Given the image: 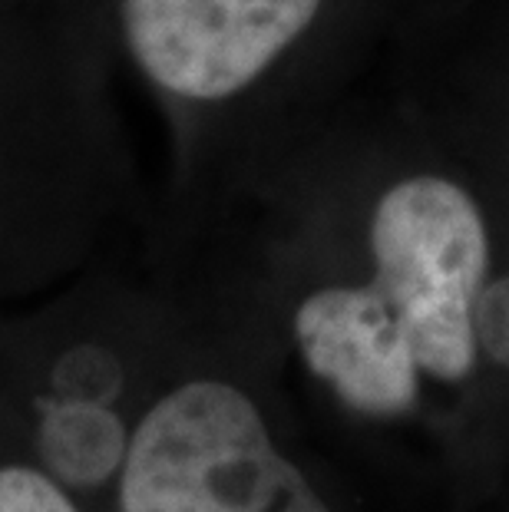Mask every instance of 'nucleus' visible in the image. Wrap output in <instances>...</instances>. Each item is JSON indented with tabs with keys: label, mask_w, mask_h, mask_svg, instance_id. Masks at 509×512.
Instances as JSON below:
<instances>
[{
	"label": "nucleus",
	"mask_w": 509,
	"mask_h": 512,
	"mask_svg": "<svg viewBox=\"0 0 509 512\" xmlns=\"http://www.w3.org/2000/svg\"><path fill=\"white\" fill-rule=\"evenodd\" d=\"M476 344L486 347V354L500 364H509V278L483 288L473 311Z\"/></svg>",
	"instance_id": "1a4fd4ad"
},
{
	"label": "nucleus",
	"mask_w": 509,
	"mask_h": 512,
	"mask_svg": "<svg viewBox=\"0 0 509 512\" xmlns=\"http://www.w3.org/2000/svg\"><path fill=\"white\" fill-rule=\"evenodd\" d=\"M0 512H80L50 473L0 466Z\"/></svg>",
	"instance_id": "6e6552de"
},
{
	"label": "nucleus",
	"mask_w": 509,
	"mask_h": 512,
	"mask_svg": "<svg viewBox=\"0 0 509 512\" xmlns=\"http://www.w3.org/2000/svg\"><path fill=\"white\" fill-rule=\"evenodd\" d=\"M80 50L67 0H0V255L60 248L90 209Z\"/></svg>",
	"instance_id": "f257e3e1"
},
{
	"label": "nucleus",
	"mask_w": 509,
	"mask_h": 512,
	"mask_svg": "<svg viewBox=\"0 0 509 512\" xmlns=\"http://www.w3.org/2000/svg\"><path fill=\"white\" fill-rule=\"evenodd\" d=\"M321 0H116L129 63L176 103H229L285 57Z\"/></svg>",
	"instance_id": "20e7f679"
},
{
	"label": "nucleus",
	"mask_w": 509,
	"mask_h": 512,
	"mask_svg": "<svg viewBox=\"0 0 509 512\" xmlns=\"http://www.w3.org/2000/svg\"><path fill=\"white\" fill-rule=\"evenodd\" d=\"M295 341L314 377L351 410L397 417L417 403L420 364L391 301L371 288H321L295 311Z\"/></svg>",
	"instance_id": "39448f33"
},
{
	"label": "nucleus",
	"mask_w": 509,
	"mask_h": 512,
	"mask_svg": "<svg viewBox=\"0 0 509 512\" xmlns=\"http://www.w3.org/2000/svg\"><path fill=\"white\" fill-rule=\"evenodd\" d=\"M129 437L123 417L106 403L37 400V453L60 483H106L123 470Z\"/></svg>",
	"instance_id": "423d86ee"
},
{
	"label": "nucleus",
	"mask_w": 509,
	"mask_h": 512,
	"mask_svg": "<svg viewBox=\"0 0 509 512\" xmlns=\"http://www.w3.org/2000/svg\"><path fill=\"white\" fill-rule=\"evenodd\" d=\"M123 390V364L100 344H77L57 357L50 370V390L37 400H73V403H106Z\"/></svg>",
	"instance_id": "0eeeda50"
},
{
	"label": "nucleus",
	"mask_w": 509,
	"mask_h": 512,
	"mask_svg": "<svg viewBox=\"0 0 509 512\" xmlns=\"http://www.w3.org/2000/svg\"><path fill=\"white\" fill-rule=\"evenodd\" d=\"M298 466L255 400L229 380H186L162 394L129 437L123 512H275Z\"/></svg>",
	"instance_id": "f03ea898"
},
{
	"label": "nucleus",
	"mask_w": 509,
	"mask_h": 512,
	"mask_svg": "<svg viewBox=\"0 0 509 512\" xmlns=\"http://www.w3.org/2000/svg\"><path fill=\"white\" fill-rule=\"evenodd\" d=\"M275 512H331V509L324 506V499L308 486V479L298 473L291 479V486L285 489V496H281Z\"/></svg>",
	"instance_id": "9d476101"
},
{
	"label": "nucleus",
	"mask_w": 509,
	"mask_h": 512,
	"mask_svg": "<svg viewBox=\"0 0 509 512\" xmlns=\"http://www.w3.org/2000/svg\"><path fill=\"white\" fill-rule=\"evenodd\" d=\"M377 291L391 301L424 374L463 380L476 364L473 311L490 271L483 215L440 176L397 182L371 222Z\"/></svg>",
	"instance_id": "7ed1b4c3"
}]
</instances>
